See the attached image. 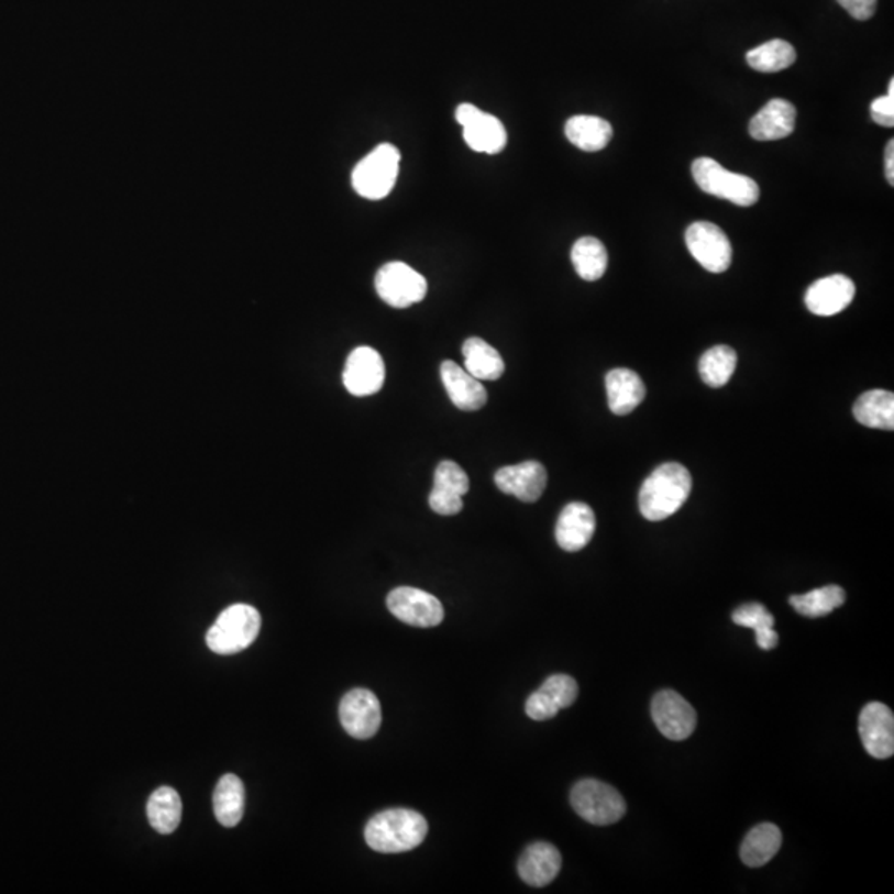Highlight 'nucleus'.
Wrapping results in <instances>:
<instances>
[{
  "instance_id": "nucleus-1",
  "label": "nucleus",
  "mask_w": 894,
  "mask_h": 894,
  "mask_svg": "<svg viewBox=\"0 0 894 894\" xmlns=\"http://www.w3.org/2000/svg\"><path fill=\"white\" fill-rule=\"evenodd\" d=\"M693 479L683 464H661L641 486V514L651 522L667 519L689 499Z\"/></svg>"
},
{
  "instance_id": "nucleus-2",
  "label": "nucleus",
  "mask_w": 894,
  "mask_h": 894,
  "mask_svg": "<svg viewBox=\"0 0 894 894\" xmlns=\"http://www.w3.org/2000/svg\"><path fill=\"white\" fill-rule=\"evenodd\" d=\"M428 835V821L409 808H391L375 815L366 824L365 840L378 853H405L415 850Z\"/></svg>"
},
{
  "instance_id": "nucleus-3",
  "label": "nucleus",
  "mask_w": 894,
  "mask_h": 894,
  "mask_svg": "<svg viewBox=\"0 0 894 894\" xmlns=\"http://www.w3.org/2000/svg\"><path fill=\"white\" fill-rule=\"evenodd\" d=\"M261 614L251 605H232L219 615L206 634L209 650L229 656L247 650L261 633Z\"/></svg>"
},
{
  "instance_id": "nucleus-4",
  "label": "nucleus",
  "mask_w": 894,
  "mask_h": 894,
  "mask_svg": "<svg viewBox=\"0 0 894 894\" xmlns=\"http://www.w3.org/2000/svg\"><path fill=\"white\" fill-rule=\"evenodd\" d=\"M399 162L401 155L398 147L389 143L379 144L353 169V189L369 201L385 199L395 188Z\"/></svg>"
},
{
  "instance_id": "nucleus-5",
  "label": "nucleus",
  "mask_w": 894,
  "mask_h": 894,
  "mask_svg": "<svg viewBox=\"0 0 894 894\" xmlns=\"http://www.w3.org/2000/svg\"><path fill=\"white\" fill-rule=\"evenodd\" d=\"M691 172H693L694 181L706 195L726 199L736 206L749 208V206H754L761 196V189L754 179L727 172L714 159H696Z\"/></svg>"
},
{
  "instance_id": "nucleus-6",
  "label": "nucleus",
  "mask_w": 894,
  "mask_h": 894,
  "mask_svg": "<svg viewBox=\"0 0 894 894\" xmlns=\"http://www.w3.org/2000/svg\"><path fill=\"white\" fill-rule=\"evenodd\" d=\"M576 814L592 825H614L627 814V804L620 792L605 782L586 779L573 787L570 795Z\"/></svg>"
},
{
  "instance_id": "nucleus-7",
  "label": "nucleus",
  "mask_w": 894,
  "mask_h": 894,
  "mask_svg": "<svg viewBox=\"0 0 894 894\" xmlns=\"http://www.w3.org/2000/svg\"><path fill=\"white\" fill-rule=\"evenodd\" d=\"M375 287L383 302L395 309H408L428 294L426 278L405 262L383 265L376 274Z\"/></svg>"
},
{
  "instance_id": "nucleus-8",
  "label": "nucleus",
  "mask_w": 894,
  "mask_h": 894,
  "mask_svg": "<svg viewBox=\"0 0 894 894\" xmlns=\"http://www.w3.org/2000/svg\"><path fill=\"white\" fill-rule=\"evenodd\" d=\"M691 255L710 274H722L732 262V245L726 232L713 222L697 221L686 231Z\"/></svg>"
},
{
  "instance_id": "nucleus-9",
  "label": "nucleus",
  "mask_w": 894,
  "mask_h": 894,
  "mask_svg": "<svg viewBox=\"0 0 894 894\" xmlns=\"http://www.w3.org/2000/svg\"><path fill=\"white\" fill-rule=\"evenodd\" d=\"M456 121L463 126L464 141L473 152L497 155L506 147V128L494 114L463 103L456 108Z\"/></svg>"
},
{
  "instance_id": "nucleus-10",
  "label": "nucleus",
  "mask_w": 894,
  "mask_h": 894,
  "mask_svg": "<svg viewBox=\"0 0 894 894\" xmlns=\"http://www.w3.org/2000/svg\"><path fill=\"white\" fill-rule=\"evenodd\" d=\"M388 610L402 623L411 627L432 628L444 620V608L431 593L411 586H399L386 598Z\"/></svg>"
},
{
  "instance_id": "nucleus-11",
  "label": "nucleus",
  "mask_w": 894,
  "mask_h": 894,
  "mask_svg": "<svg viewBox=\"0 0 894 894\" xmlns=\"http://www.w3.org/2000/svg\"><path fill=\"white\" fill-rule=\"evenodd\" d=\"M382 704L369 689H352L340 703L343 729L358 740L372 739L382 726Z\"/></svg>"
},
{
  "instance_id": "nucleus-12",
  "label": "nucleus",
  "mask_w": 894,
  "mask_h": 894,
  "mask_svg": "<svg viewBox=\"0 0 894 894\" xmlns=\"http://www.w3.org/2000/svg\"><path fill=\"white\" fill-rule=\"evenodd\" d=\"M651 716L658 730L670 740H684L696 729V710L681 694L661 691L651 704Z\"/></svg>"
},
{
  "instance_id": "nucleus-13",
  "label": "nucleus",
  "mask_w": 894,
  "mask_h": 894,
  "mask_svg": "<svg viewBox=\"0 0 894 894\" xmlns=\"http://www.w3.org/2000/svg\"><path fill=\"white\" fill-rule=\"evenodd\" d=\"M385 362L372 346H358L346 360L343 383L353 396H372L385 385Z\"/></svg>"
},
{
  "instance_id": "nucleus-14",
  "label": "nucleus",
  "mask_w": 894,
  "mask_h": 894,
  "mask_svg": "<svg viewBox=\"0 0 894 894\" xmlns=\"http://www.w3.org/2000/svg\"><path fill=\"white\" fill-rule=\"evenodd\" d=\"M861 742L874 759H890L894 752V716L890 707L870 703L860 714Z\"/></svg>"
},
{
  "instance_id": "nucleus-15",
  "label": "nucleus",
  "mask_w": 894,
  "mask_h": 894,
  "mask_svg": "<svg viewBox=\"0 0 894 894\" xmlns=\"http://www.w3.org/2000/svg\"><path fill=\"white\" fill-rule=\"evenodd\" d=\"M578 697V684L566 674H553L527 699L526 713L533 720H549Z\"/></svg>"
},
{
  "instance_id": "nucleus-16",
  "label": "nucleus",
  "mask_w": 894,
  "mask_h": 894,
  "mask_svg": "<svg viewBox=\"0 0 894 894\" xmlns=\"http://www.w3.org/2000/svg\"><path fill=\"white\" fill-rule=\"evenodd\" d=\"M854 294L857 288L847 275H828L808 287L805 306L814 316H837L853 302Z\"/></svg>"
},
{
  "instance_id": "nucleus-17",
  "label": "nucleus",
  "mask_w": 894,
  "mask_h": 894,
  "mask_svg": "<svg viewBox=\"0 0 894 894\" xmlns=\"http://www.w3.org/2000/svg\"><path fill=\"white\" fill-rule=\"evenodd\" d=\"M494 481L500 493L517 497L522 503H537L547 487V471L537 461H526L497 471Z\"/></svg>"
},
{
  "instance_id": "nucleus-18",
  "label": "nucleus",
  "mask_w": 894,
  "mask_h": 894,
  "mask_svg": "<svg viewBox=\"0 0 894 894\" xmlns=\"http://www.w3.org/2000/svg\"><path fill=\"white\" fill-rule=\"evenodd\" d=\"M596 529L595 512L585 503H572L556 520L555 539L565 552H580L588 545Z\"/></svg>"
},
{
  "instance_id": "nucleus-19",
  "label": "nucleus",
  "mask_w": 894,
  "mask_h": 894,
  "mask_svg": "<svg viewBox=\"0 0 894 894\" xmlns=\"http://www.w3.org/2000/svg\"><path fill=\"white\" fill-rule=\"evenodd\" d=\"M441 379L456 408L463 411H479L486 405L487 391L483 383L474 378L466 368H461L457 363L451 360L442 362Z\"/></svg>"
},
{
  "instance_id": "nucleus-20",
  "label": "nucleus",
  "mask_w": 894,
  "mask_h": 894,
  "mask_svg": "<svg viewBox=\"0 0 894 894\" xmlns=\"http://www.w3.org/2000/svg\"><path fill=\"white\" fill-rule=\"evenodd\" d=\"M797 110L791 101L774 98L749 123V134L758 141H777L795 130Z\"/></svg>"
},
{
  "instance_id": "nucleus-21",
  "label": "nucleus",
  "mask_w": 894,
  "mask_h": 894,
  "mask_svg": "<svg viewBox=\"0 0 894 894\" xmlns=\"http://www.w3.org/2000/svg\"><path fill=\"white\" fill-rule=\"evenodd\" d=\"M562 868V854L553 845L539 841L526 848L517 870L530 886L542 887L552 883Z\"/></svg>"
},
{
  "instance_id": "nucleus-22",
  "label": "nucleus",
  "mask_w": 894,
  "mask_h": 894,
  "mask_svg": "<svg viewBox=\"0 0 894 894\" xmlns=\"http://www.w3.org/2000/svg\"><path fill=\"white\" fill-rule=\"evenodd\" d=\"M608 406L617 416L633 412L643 402L647 388L637 373L628 368H615L607 375Z\"/></svg>"
},
{
  "instance_id": "nucleus-23",
  "label": "nucleus",
  "mask_w": 894,
  "mask_h": 894,
  "mask_svg": "<svg viewBox=\"0 0 894 894\" xmlns=\"http://www.w3.org/2000/svg\"><path fill=\"white\" fill-rule=\"evenodd\" d=\"M565 134L573 146L582 152H601L614 137V128L607 120L592 114H576L565 124Z\"/></svg>"
},
{
  "instance_id": "nucleus-24",
  "label": "nucleus",
  "mask_w": 894,
  "mask_h": 894,
  "mask_svg": "<svg viewBox=\"0 0 894 894\" xmlns=\"http://www.w3.org/2000/svg\"><path fill=\"white\" fill-rule=\"evenodd\" d=\"M214 815L222 827H238L244 817L245 788L241 779L234 774H225L216 785Z\"/></svg>"
},
{
  "instance_id": "nucleus-25",
  "label": "nucleus",
  "mask_w": 894,
  "mask_h": 894,
  "mask_svg": "<svg viewBox=\"0 0 894 894\" xmlns=\"http://www.w3.org/2000/svg\"><path fill=\"white\" fill-rule=\"evenodd\" d=\"M464 368L479 382H496L506 372L503 356L483 339H467L463 345Z\"/></svg>"
},
{
  "instance_id": "nucleus-26",
  "label": "nucleus",
  "mask_w": 894,
  "mask_h": 894,
  "mask_svg": "<svg viewBox=\"0 0 894 894\" xmlns=\"http://www.w3.org/2000/svg\"><path fill=\"white\" fill-rule=\"evenodd\" d=\"M782 847V831L777 825L761 824L749 831L740 847V858L751 868L764 867Z\"/></svg>"
},
{
  "instance_id": "nucleus-27",
  "label": "nucleus",
  "mask_w": 894,
  "mask_h": 894,
  "mask_svg": "<svg viewBox=\"0 0 894 894\" xmlns=\"http://www.w3.org/2000/svg\"><path fill=\"white\" fill-rule=\"evenodd\" d=\"M854 419L873 429H894V396L884 389L863 393L853 406Z\"/></svg>"
},
{
  "instance_id": "nucleus-28",
  "label": "nucleus",
  "mask_w": 894,
  "mask_h": 894,
  "mask_svg": "<svg viewBox=\"0 0 894 894\" xmlns=\"http://www.w3.org/2000/svg\"><path fill=\"white\" fill-rule=\"evenodd\" d=\"M147 820L158 834L169 835L179 827L183 817V802L173 787H159L153 792L146 805Z\"/></svg>"
},
{
  "instance_id": "nucleus-29",
  "label": "nucleus",
  "mask_w": 894,
  "mask_h": 894,
  "mask_svg": "<svg viewBox=\"0 0 894 894\" xmlns=\"http://www.w3.org/2000/svg\"><path fill=\"white\" fill-rule=\"evenodd\" d=\"M572 262L576 274L586 282L600 280L608 267V252L604 242L596 238H582L572 249Z\"/></svg>"
},
{
  "instance_id": "nucleus-30",
  "label": "nucleus",
  "mask_w": 894,
  "mask_h": 894,
  "mask_svg": "<svg viewBox=\"0 0 894 894\" xmlns=\"http://www.w3.org/2000/svg\"><path fill=\"white\" fill-rule=\"evenodd\" d=\"M746 60H748L749 67L754 68L755 71L775 74V71L792 67L797 60V52H795L794 45L781 41V38H775V41L765 42V44L749 51Z\"/></svg>"
},
{
  "instance_id": "nucleus-31",
  "label": "nucleus",
  "mask_w": 894,
  "mask_h": 894,
  "mask_svg": "<svg viewBox=\"0 0 894 894\" xmlns=\"http://www.w3.org/2000/svg\"><path fill=\"white\" fill-rule=\"evenodd\" d=\"M847 600V593L841 586L828 585L812 589L804 595L791 596V605L797 614L808 618H820L830 615Z\"/></svg>"
},
{
  "instance_id": "nucleus-32",
  "label": "nucleus",
  "mask_w": 894,
  "mask_h": 894,
  "mask_svg": "<svg viewBox=\"0 0 894 894\" xmlns=\"http://www.w3.org/2000/svg\"><path fill=\"white\" fill-rule=\"evenodd\" d=\"M733 623L739 627L751 628L758 637V644L762 650H774L779 644V634L774 630L775 620L768 608L761 604L742 605L732 615Z\"/></svg>"
},
{
  "instance_id": "nucleus-33",
  "label": "nucleus",
  "mask_w": 894,
  "mask_h": 894,
  "mask_svg": "<svg viewBox=\"0 0 894 894\" xmlns=\"http://www.w3.org/2000/svg\"><path fill=\"white\" fill-rule=\"evenodd\" d=\"M736 366L737 353L730 346L717 345L700 356L699 375L706 385L720 388L732 378Z\"/></svg>"
},
{
  "instance_id": "nucleus-34",
  "label": "nucleus",
  "mask_w": 894,
  "mask_h": 894,
  "mask_svg": "<svg viewBox=\"0 0 894 894\" xmlns=\"http://www.w3.org/2000/svg\"><path fill=\"white\" fill-rule=\"evenodd\" d=\"M434 487L466 496L470 493V477L454 461H442L435 470Z\"/></svg>"
},
{
  "instance_id": "nucleus-35",
  "label": "nucleus",
  "mask_w": 894,
  "mask_h": 894,
  "mask_svg": "<svg viewBox=\"0 0 894 894\" xmlns=\"http://www.w3.org/2000/svg\"><path fill=\"white\" fill-rule=\"evenodd\" d=\"M429 507L439 516H456L464 509L463 496L432 487L431 494H429Z\"/></svg>"
},
{
  "instance_id": "nucleus-36",
  "label": "nucleus",
  "mask_w": 894,
  "mask_h": 894,
  "mask_svg": "<svg viewBox=\"0 0 894 894\" xmlns=\"http://www.w3.org/2000/svg\"><path fill=\"white\" fill-rule=\"evenodd\" d=\"M871 118L874 123L884 128H893L894 124V95H884L876 98L871 103Z\"/></svg>"
},
{
  "instance_id": "nucleus-37",
  "label": "nucleus",
  "mask_w": 894,
  "mask_h": 894,
  "mask_svg": "<svg viewBox=\"0 0 894 894\" xmlns=\"http://www.w3.org/2000/svg\"><path fill=\"white\" fill-rule=\"evenodd\" d=\"M837 2L857 21H868L876 12L878 0H837Z\"/></svg>"
},
{
  "instance_id": "nucleus-38",
  "label": "nucleus",
  "mask_w": 894,
  "mask_h": 894,
  "mask_svg": "<svg viewBox=\"0 0 894 894\" xmlns=\"http://www.w3.org/2000/svg\"><path fill=\"white\" fill-rule=\"evenodd\" d=\"M886 179L894 186V141L891 140L886 146Z\"/></svg>"
}]
</instances>
